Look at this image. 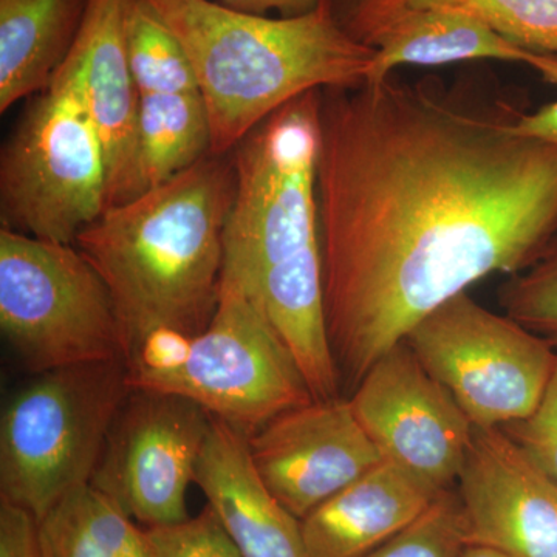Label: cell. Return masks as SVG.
Instances as JSON below:
<instances>
[{"mask_svg": "<svg viewBox=\"0 0 557 557\" xmlns=\"http://www.w3.org/2000/svg\"><path fill=\"white\" fill-rule=\"evenodd\" d=\"M429 83L321 91L325 327L350 394L421 319L557 233V148Z\"/></svg>", "mask_w": 557, "mask_h": 557, "instance_id": "cell-1", "label": "cell"}, {"mask_svg": "<svg viewBox=\"0 0 557 557\" xmlns=\"http://www.w3.org/2000/svg\"><path fill=\"white\" fill-rule=\"evenodd\" d=\"M321 91L282 106L230 153L236 197L220 284L258 304L314 399L344 397L324 313L318 214Z\"/></svg>", "mask_w": 557, "mask_h": 557, "instance_id": "cell-2", "label": "cell"}, {"mask_svg": "<svg viewBox=\"0 0 557 557\" xmlns=\"http://www.w3.org/2000/svg\"><path fill=\"white\" fill-rule=\"evenodd\" d=\"M236 197L231 156H209L81 231L75 245L104 278L127 368L153 344L208 327L220 296L223 239Z\"/></svg>", "mask_w": 557, "mask_h": 557, "instance_id": "cell-3", "label": "cell"}, {"mask_svg": "<svg viewBox=\"0 0 557 557\" xmlns=\"http://www.w3.org/2000/svg\"><path fill=\"white\" fill-rule=\"evenodd\" d=\"M185 47L212 131L228 156L276 110L311 90L368 83L375 49L344 27L335 0L309 13L269 17L212 0H146Z\"/></svg>", "mask_w": 557, "mask_h": 557, "instance_id": "cell-4", "label": "cell"}, {"mask_svg": "<svg viewBox=\"0 0 557 557\" xmlns=\"http://www.w3.org/2000/svg\"><path fill=\"white\" fill-rule=\"evenodd\" d=\"M132 388L124 359L49 370L17 388L0 417V502L39 522L90 485Z\"/></svg>", "mask_w": 557, "mask_h": 557, "instance_id": "cell-5", "label": "cell"}, {"mask_svg": "<svg viewBox=\"0 0 557 557\" xmlns=\"http://www.w3.org/2000/svg\"><path fill=\"white\" fill-rule=\"evenodd\" d=\"M129 380L132 387L188 398L247 438L314 399L258 304L228 284H220L218 309L203 332L153 344L131 366Z\"/></svg>", "mask_w": 557, "mask_h": 557, "instance_id": "cell-6", "label": "cell"}, {"mask_svg": "<svg viewBox=\"0 0 557 557\" xmlns=\"http://www.w3.org/2000/svg\"><path fill=\"white\" fill-rule=\"evenodd\" d=\"M0 330L33 375L124 359L112 295L78 247L3 226Z\"/></svg>", "mask_w": 557, "mask_h": 557, "instance_id": "cell-7", "label": "cell"}, {"mask_svg": "<svg viewBox=\"0 0 557 557\" xmlns=\"http://www.w3.org/2000/svg\"><path fill=\"white\" fill-rule=\"evenodd\" d=\"M106 209L108 174L98 132L72 91L50 86L2 149V226L75 245Z\"/></svg>", "mask_w": 557, "mask_h": 557, "instance_id": "cell-8", "label": "cell"}, {"mask_svg": "<svg viewBox=\"0 0 557 557\" xmlns=\"http://www.w3.org/2000/svg\"><path fill=\"white\" fill-rule=\"evenodd\" d=\"M405 343L479 429L531 416L557 366L547 341L468 292L421 319Z\"/></svg>", "mask_w": 557, "mask_h": 557, "instance_id": "cell-9", "label": "cell"}, {"mask_svg": "<svg viewBox=\"0 0 557 557\" xmlns=\"http://www.w3.org/2000/svg\"><path fill=\"white\" fill-rule=\"evenodd\" d=\"M212 417L170 392L134 387L121 406L90 485L143 527L189 519L186 493Z\"/></svg>", "mask_w": 557, "mask_h": 557, "instance_id": "cell-10", "label": "cell"}, {"mask_svg": "<svg viewBox=\"0 0 557 557\" xmlns=\"http://www.w3.org/2000/svg\"><path fill=\"white\" fill-rule=\"evenodd\" d=\"M348 401L384 460L438 493L456 487L474 426L405 341L369 369Z\"/></svg>", "mask_w": 557, "mask_h": 557, "instance_id": "cell-11", "label": "cell"}, {"mask_svg": "<svg viewBox=\"0 0 557 557\" xmlns=\"http://www.w3.org/2000/svg\"><path fill=\"white\" fill-rule=\"evenodd\" d=\"M248 446L260 479L300 520L384 461L344 397L281 413Z\"/></svg>", "mask_w": 557, "mask_h": 557, "instance_id": "cell-12", "label": "cell"}, {"mask_svg": "<svg viewBox=\"0 0 557 557\" xmlns=\"http://www.w3.org/2000/svg\"><path fill=\"white\" fill-rule=\"evenodd\" d=\"M465 542L557 557V486L502 428H474L456 487Z\"/></svg>", "mask_w": 557, "mask_h": 557, "instance_id": "cell-13", "label": "cell"}, {"mask_svg": "<svg viewBox=\"0 0 557 557\" xmlns=\"http://www.w3.org/2000/svg\"><path fill=\"white\" fill-rule=\"evenodd\" d=\"M127 2L89 0L75 46L50 84L72 91L98 132L108 174V209L143 194L137 143L139 94L127 60L124 30Z\"/></svg>", "mask_w": 557, "mask_h": 557, "instance_id": "cell-14", "label": "cell"}, {"mask_svg": "<svg viewBox=\"0 0 557 557\" xmlns=\"http://www.w3.org/2000/svg\"><path fill=\"white\" fill-rule=\"evenodd\" d=\"M194 483L242 557H311L302 522L260 479L248 438L218 418L212 417Z\"/></svg>", "mask_w": 557, "mask_h": 557, "instance_id": "cell-15", "label": "cell"}, {"mask_svg": "<svg viewBox=\"0 0 557 557\" xmlns=\"http://www.w3.org/2000/svg\"><path fill=\"white\" fill-rule=\"evenodd\" d=\"M440 494L384 460L300 520L310 556L369 555L412 525Z\"/></svg>", "mask_w": 557, "mask_h": 557, "instance_id": "cell-16", "label": "cell"}, {"mask_svg": "<svg viewBox=\"0 0 557 557\" xmlns=\"http://www.w3.org/2000/svg\"><path fill=\"white\" fill-rule=\"evenodd\" d=\"M362 44L375 49L368 83L386 79L403 65L437 67L468 61L520 62L547 81L557 64V57L520 49L485 22L449 10L409 11L369 33Z\"/></svg>", "mask_w": 557, "mask_h": 557, "instance_id": "cell-17", "label": "cell"}, {"mask_svg": "<svg viewBox=\"0 0 557 557\" xmlns=\"http://www.w3.org/2000/svg\"><path fill=\"white\" fill-rule=\"evenodd\" d=\"M89 0H0V112L49 89Z\"/></svg>", "mask_w": 557, "mask_h": 557, "instance_id": "cell-18", "label": "cell"}, {"mask_svg": "<svg viewBox=\"0 0 557 557\" xmlns=\"http://www.w3.org/2000/svg\"><path fill=\"white\" fill-rule=\"evenodd\" d=\"M336 10L359 42L409 11L449 10L485 22L520 49L557 57V0H339Z\"/></svg>", "mask_w": 557, "mask_h": 557, "instance_id": "cell-19", "label": "cell"}, {"mask_svg": "<svg viewBox=\"0 0 557 557\" xmlns=\"http://www.w3.org/2000/svg\"><path fill=\"white\" fill-rule=\"evenodd\" d=\"M138 170L143 193L212 156V131L200 94L139 95Z\"/></svg>", "mask_w": 557, "mask_h": 557, "instance_id": "cell-20", "label": "cell"}, {"mask_svg": "<svg viewBox=\"0 0 557 557\" xmlns=\"http://www.w3.org/2000/svg\"><path fill=\"white\" fill-rule=\"evenodd\" d=\"M38 530L44 557H150L143 527L91 485L62 498Z\"/></svg>", "mask_w": 557, "mask_h": 557, "instance_id": "cell-21", "label": "cell"}, {"mask_svg": "<svg viewBox=\"0 0 557 557\" xmlns=\"http://www.w3.org/2000/svg\"><path fill=\"white\" fill-rule=\"evenodd\" d=\"M127 60L139 95L200 94L185 47L146 0H129Z\"/></svg>", "mask_w": 557, "mask_h": 557, "instance_id": "cell-22", "label": "cell"}, {"mask_svg": "<svg viewBox=\"0 0 557 557\" xmlns=\"http://www.w3.org/2000/svg\"><path fill=\"white\" fill-rule=\"evenodd\" d=\"M505 314L547 341L557 354V233L527 270L498 292Z\"/></svg>", "mask_w": 557, "mask_h": 557, "instance_id": "cell-23", "label": "cell"}, {"mask_svg": "<svg viewBox=\"0 0 557 557\" xmlns=\"http://www.w3.org/2000/svg\"><path fill=\"white\" fill-rule=\"evenodd\" d=\"M465 545L460 504L456 490H449L412 525L362 557H458Z\"/></svg>", "mask_w": 557, "mask_h": 557, "instance_id": "cell-24", "label": "cell"}, {"mask_svg": "<svg viewBox=\"0 0 557 557\" xmlns=\"http://www.w3.org/2000/svg\"><path fill=\"white\" fill-rule=\"evenodd\" d=\"M143 530L150 557H242L208 505L183 522Z\"/></svg>", "mask_w": 557, "mask_h": 557, "instance_id": "cell-25", "label": "cell"}, {"mask_svg": "<svg viewBox=\"0 0 557 557\" xmlns=\"http://www.w3.org/2000/svg\"><path fill=\"white\" fill-rule=\"evenodd\" d=\"M502 429L557 486V366L536 410Z\"/></svg>", "mask_w": 557, "mask_h": 557, "instance_id": "cell-26", "label": "cell"}, {"mask_svg": "<svg viewBox=\"0 0 557 557\" xmlns=\"http://www.w3.org/2000/svg\"><path fill=\"white\" fill-rule=\"evenodd\" d=\"M0 557H44L38 520L7 502H0Z\"/></svg>", "mask_w": 557, "mask_h": 557, "instance_id": "cell-27", "label": "cell"}, {"mask_svg": "<svg viewBox=\"0 0 557 557\" xmlns=\"http://www.w3.org/2000/svg\"><path fill=\"white\" fill-rule=\"evenodd\" d=\"M516 134L539 139L557 148V100L533 113H519L515 121Z\"/></svg>", "mask_w": 557, "mask_h": 557, "instance_id": "cell-28", "label": "cell"}, {"mask_svg": "<svg viewBox=\"0 0 557 557\" xmlns=\"http://www.w3.org/2000/svg\"><path fill=\"white\" fill-rule=\"evenodd\" d=\"M322 2L324 0H220V3L228 9L259 14V16H267L270 11H277L281 17L300 16L317 9Z\"/></svg>", "mask_w": 557, "mask_h": 557, "instance_id": "cell-29", "label": "cell"}, {"mask_svg": "<svg viewBox=\"0 0 557 557\" xmlns=\"http://www.w3.org/2000/svg\"><path fill=\"white\" fill-rule=\"evenodd\" d=\"M458 557H508L504 553L496 552V549L482 547V545H465Z\"/></svg>", "mask_w": 557, "mask_h": 557, "instance_id": "cell-30", "label": "cell"}]
</instances>
